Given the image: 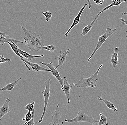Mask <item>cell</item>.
<instances>
[{"instance_id":"obj_1","label":"cell","mask_w":127,"mask_h":125,"mask_svg":"<svg viewBox=\"0 0 127 125\" xmlns=\"http://www.w3.org/2000/svg\"><path fill=\"white\" fill-rule=\"evenodd\" d=\"M24 32V40L25 45H27L31 51H38L42 50L43 47L44 46L41 36L35 32L29 30L23 26H20Z\"/></svg>"},{"instance_id":"obj_2","label":"cell","mask_w":127,"mask_h":125,"mask_svg":"<svg viewBox=\"0 0 127 125\" xmlns=\"http://www.w3.org/2000/svg\"><path fill=\"white\" fill-rule=\"evenodd\" d=\"M103 66V64L101 65L95 73L92 74L89 77L87 78H81L76 83L71 84L72 87H77L79 88H87L89 87L93 88L94 87H97L96 82L99 80V78L98 77V74L100 70Z\"/></svg>"},{"instance_id":"obj_3","label":"cell","mask_w":127,"mask_h":125,"mask_svg":"<svg viewBox=\"0 0 127 125\" xmlns=\"http://www.w3.org/2000/svg\"><path fill=\"white\" fill-rule=\"evenodd\" d=\"M65 122L69 123L87 122L92 125L98 123L99 121L96 119L89 116L85 113L84 110H81L78 113L77 116L71 119H65Z\"/></svg>"},{"instance_id":"obj_4","label":"cell","mask_w":127,"mask_h":125,"mask_svg":"<svg viewBox=\"0 0 127 125\" xmlns=\"http://www.w3.org/2000/svg\"><path fill=\"white\" fill-rule=\"evenodd\" d=\"M116 28L112 29H111L110 27H108L106 29L105 33L101 36H99L97 44L95 49H94L93 52L92 53L90 57L87 59V62H89L92 57L95 55L97 50L103 46L104 43L107 39L116 32Z\"/></svg>"},{"instance_id":"obj_5","label":"cell","mask_w":127,"mask_h":125,"mask_svg":"<svg viewBox=\"0 0 127 125\" xmlns=\"http://www.w3.org/2000/svg\"><path fill=\"white\" fill-rule=\"evenodd\" d=\"M51 83L52 81L50 78L46 79L44 82V85H45V90L42 92L44 97V107L43 113L40 119L38 121L39 123H40L42 122L44 116L46 114L48 103L49 97L50 96L51 89L50 86Z\"/></svg>"},{"instance_id":"obj_6","label":"cell","mask_w":127,"mask_h":125,"mask_svg":"<svg viewBox=\"0 0 127 125\" xmlns=\"http://www.w3.org/2000/svg\"><path fill=\"white\" fill-rule=\"evenodd\" d=\"M39 63L44 65L47 66V67H48L51 70L52 74V75L54 76L55 77L56 79L58 80L60 84L61 85V88H62L63 86L64 79V78L63 79V78L61 77V76L60 75L59 71L53 66V63H52V62H51L50 63L40 62Z\"/></svg>"},{"instance_id":"obj_7","label":"cell","mask_w":127,"mask_h":125,"mask_svg":"<svg viewBox=\"0 0 127 125\" xmlns=\"http://www.w3.org/2000/svg\"><path fill=\"white\" fill-rule=\"evenodd\" d=\"M62 113L59 110V104L56 106V109L54 115L52 116L51 121L49 125H62L64 123L62 119L61 118Z\"/></svg>"},{"instance_id":"obj_8","label":"cell","mask_w":127,"mask_h":125,"mask_svg":"<svg viewBox=\"0 0 127 125\" xmlns=\"http://www.w3.org/2000/svg\"><path fill=\"white\" fill-rule=\"evenodd\" d=\"M87 5H88V3H85V4H84L83 7L82 8L81 10L79 11L78 14L77 15V16L75 17V18H74V20L73 21V23H72V25H71V26H70V27L69 28V30H68V31L66 32V33L65 34V36L66 38H67V35H68V34H69L70 32L71 31L72 28H73L75 26L79 24L81 16L83 11L85 10V8L87 7Z\"/></svg>"},{"instance_id":"obj_9","label":"cell","mask_w":127,"mask_h":125,"mask_svg":"<svg viewBox=\"0 0 127 125\" xmlns=\"http://www.w3.org/2000/svg\"><path fill=\"white\" fill-rule=\"evenodd\" d=\"M0 43L2 45H4L5 43L7 42H10L11 43L14 42L15 43H23V42L20 41V40H16L13 38H9L8 35H7L5 32H0Z\"/></svg>"},{"instance_id":"obj_10","label":"cell","mask_w":127,"mask_h":125,"mask_svg":"<svg viewBox=\"0 0 127 125\" xmlns=\"http://www.w3.org/2000/svg\"><path fill=\"white\" fill-rule=\"evenodd\" d=\"M64 81L63 86L62 88V90H63V92L65 93L66 96L67 100V103H70V90L72 86L71 84H69L67 79V78L65 76L64 77Z\"/></svg>"},{"instance_id":"obj_11","label":"cell","mask_w":127,"mask_h":125,"mask_svg":"<svg viewBox=\"0 0 127 125\" xmlns=\"http://www.w3.org/2000/svg\"><path fill=\"white\" fill-rule=\"evenodd\" d=\"M70 51V49H67L65 52L62 53V50H61L60 54L57 58V59L58 61V66L55 67L56 69H57L59 67H60V68L62 67L64 64L65 62L67 55L69 53V52Z\"/></svg>"},{"instance_id":"obj_12","label":"cell","mask_w":127,"mask_h":125,"mask_svg":"<svg viewBox=\"0 0 127 125\" xmlns=\"http://www.w3.org/2000/svg\"><path fill=\"white\" fill-rule=\"evenodd\" d=\"M101 14V13H99L98 14H97L96 16L95 19H94V20H93L92 22H91L90 24H89L87 26H86L83 28V30H82V33L81 34L82 36L83 37V36H85L90 31L92 27L94 26V25L96 24V23L97 22V21L98 20V17Z\"/></svg>"},{"instance_id":"obj_13","label":"cell","mask_w":127,"mask_h":125,"mask_svg":"<svg viewBox=\"0 0 127 125\" xmlns=\"http://www.w3.org/2000/svg\"><path fill=\"white\" fill-rule=\"evenodd\" d=\"M24 61L27 63L31 67L32 69L34 72H39V71H43V72H51L50 69H47L43 68L42 66H40L39 65L36 63H32L30 62L29 61L25 60L24 58Z\"/></svg>"},{"instance_id":"obj_14","label":"cell","mask_w":127,"mask_h":125,"mask_svg":"<svg viewBox=\"0 0 127 125\" xmlns=\"http://www.w3.org/2000/svg\"><path fill=\"white\" fill-rule=\"evenodd\" d=\"M10 101V99L7 98L4 105L0 109V120H1V118L4 115L11 111L9 107V104Z\"/></svg>"},{"instance_id":"obj_15","label":"cell","mask_w":127,"mask_h":125,"mask_svg":"<svg viewBox=\"0 0 127 125\" xmlns=\"http://www.w3.org/2000/svg\"><path fill=\"white\" fill-rule=\"evenodd\" d=\"M7 43L9 45H10L12 51H13L17 56L20 57V58H21V61H22L23 62L24 64L25 65V66L27 67V68L28 69V70H31V69L30 68H29L28 66L27 65V64L24 61V58L23 57H22V56H21V54H20L19 52V50H18V46L16 45L15 43L14 42L11 43L10 42H7Z\"/></svg>"},{"instance_id":"obj_16","label":"cell","mask_w":127,"mask_h":125,"mask_svg":"<svg viewBox=\"0 0 127 125\" xmlns=\"http://www.w3.org/2000/svg\"><path fill=\"white\" fill-rule=\"evenodd\" d=\"M119 52V47H116L114 49V52L111 56V62L112 65L113 69H115L119 63L118 60V54Z\"/></svg>"},{"instance_id":"obj_17","label":"cell","mask_w":127,"mask_h":125,"mask_svg":"<svg viewBox=\"0 0 127 125\" xmlns=\"http://www.w3.org/2000/svg\"><path fill=\"white\" fill-rule=\"evenodd\" d=\"M18 49L20 54L22 55L25 58H27L28 61H31L32 59H33L34 58L42 57L44 56V54H42L41 55H31V54H29V53L27 52L21 50L18 47Z\"/></svg>"},{"instance_id":"obj_18","label":"cell","mask_w":127,"mask_h":125,"mask_svg":"<svg viewBox=\"0 0 127 125\" xmlns=\"http://www.w3.org/2000/svg\"><path fill=\"white\" fill-rule=\"evenodd\" d=\"M97 99L99 101H103L105 105H106L107 107L109 109H111L115 112H117L118 111V109L115 106L114 104L109 100L104 99L103 97L100 96H98L97 97Z\"/></svg>"},{"instance_id":"obj_19","label":"cell","mask_w":127,"mask_h":125,"mask_svg":"<svg viewBox=\"0 0 127 125\" xmlns=\"http://www.w3.org/2000/svg\"><path fill=\"white\" fill-rule=\"evenodd\" d=\"M21 78H22V77H20L19 79L13 81L12 83L7 84L6 86H5L3 88L0 89V91L1 92L3 91H12L13 89L15 87V86L18 83V82L21 79Z\"/></svg>"},{"instance_id":"obj_20","label":"cell","mask_w":127,"mask_h":125,"mask_svg":"<svg viewBox=\"0 0 127 125\" xmlns=\"http://www.w3.org/2000/svg\"><path fill=\"white\" fill-rule=\"evenodd\" d=\"M126 1H127V0H115L112 3L108 6H106L103 9V10H102L101 11H100L99 13H102L108 10L109 8L113 6H120V5L122 3H124V2H126Z\"/></svg>"},{"instance_id":"obj_21","label":"cell","mask_w":127,"mask_h":125,"mask_svg":"<svg viewBox=\"0 0 127 125\" xmlns=\"http://www.w3.org/2000/svg\"><path fill=\"white\" fill-rule=\"evenodd\" d=\"M99 115L100 117V121L98 122V125H108L109 123H108L107 121V116L105 115L103 113H99Z\"/></svg>"},{"instance_id":"obj_22","label":"cell","mask_w":127,"mask_h":125,"mask_svg":"<svg viewBox=\"0 0 127 125\" xmlns=\"http://www.w3.org/2000/svg\"><path fill=\"white\" fill-rule=\"evenodd\" d=\"M56 49V47L53 45H48L46 46H43L42 47V50H46L48 51H50L51 53L54 52V51Z\"/></svg>"},{"instance_id":"obj_23","label":"cell","mask_w":127,"mask_h":125,"mask_svg":"<svg viewBox=\"0 0 127 125\" xmlns=\"http://www.w3.org/2000/svg\"><path fill=\"white\" fill-rule=\"evenodd\" d=\"M31 111H28L27 113L25 114V118L22 119L23 121H26L25 123L24 124V125H25L27 123L32 119V113H31Z\"/></svg>"},{"instance_id":"obj_24","label":"cell","mask_w":127,"mask_h":125,"mask_svg":"<svg viewBox=\"0 0 127 125\" xmlns=\"http://www.w3.org/2000/svg\"><path fill=\"white\" fill-rule=\"evenodd\" d=\"M42 13L46 17V21L48 22H50L52 16L51 13L49 11L44 12Z\"/></svg>"},{"instance_id":"obj_25","label":"cell","mask_w":127,"mask_h":125,"mask_svg":"<svg viewBox=\"0 0 127 125\" xmlns=\"http://www.w3.org/2000/svg\"><path fill=\"white\" fill-rule=\"evenodd\" d=\"M35 102L34 101L32 102L29 103L27 105L24 107L25 109L26 110H28V111L32 112V111L34 109V106L35 104Z\"/></svg>"},{"instance_id":"obj_26","label":"cell","mask_w":127,"mask_h":125,"mask_svg":"<svg viewBox=\"0 0 127 125\" xmlns=\"http://www.w3.org/2000/svg\"><path fill=\"white\" fill-rule=\"evenodd\" d=\"M35 109H34L32 111V119L26 124V125H35L34 117H35Z\"/></svg>"},{"instance_id":"obj_27","label":"cell","mask_w":127,"mask_h":125,"mask_svg":"<svg viewBox=\"0 0 127 125\" xmlns=\"http://www.w3.org/2000/svg\"><path fill=\"white\" fill-rule=\"evenodd\" d=\"M4 55H1L0 56V63H4L6 62H11V59L8 58H4Z\"/></svg>"},{"instance_id":"obj_28","label":"cell","mask_w":127,"mask_h":125,"mask_svg":"<svg viewBox=\"0 0 127 125\" xmlns=\"http://www.w3.org/2000/svg\"><path fill=\"white\" fill-rule=\"evenodd\" d=\"M120 20L123 23V25H127V20H125L123 18H120Z\"/></svg>"},{"instance_id":"obj_29","label":"cell","mask_w":127,"mask_h":125,"mask_svg":"<svg viewBox=\"0 0 127 125\" xmlns=\"http://www.w3.org/2000/svg\"><path fill=\"white\" fill-rule=\"evenodd\" d=\"M94 2L96 4L99 5H101L100 0H93Z\"/></svg>"},{"instance_id":"obj_30","label":"cell","mask_w":127,"mask_h":125,"mask_svg":"<svg viewBox=\"0 0 127 125\" xmlns=\"http://www.w3.org/2000/svg\"><path fill=\"white\" fill-rule=\"evenodd\" d=\"M87 1V3L88 4V6H89V9H90L91 8L92 4H91V1L90 0H86Z\"/></svg>"},{"instance_id":"obj_31","label":"cell","mask_w":127,"mask_h":125,"mask_svg":"<svg viewBox=\"0 0 127 125\" xmlns=\"http://www.w3.org/2000/svg\"><path fill=\"white\" fill-rule=\"evenodd\" d=\"M122 15H127V12H123L122 13Z\"/></svg>"},{"instance_id":"obj_32","label":"cell","mask_w":127,"mask_h":125,"mask_svg":"<svg viewBox=\"0 0 127 125\" xmlns=\"http://www.w3.org/2000/svg\"><path fill=\"white\" fill-rule=\"evenodd\" d=\"M104 0H100L101 5L103 4V3H104Z\"/></svg>"},{"instance_id":"obj_33","label":"cell","mask_w":127,"mask_h":125,"mask_svg":"<svg viewBox=\"0 0 127 125\" xmlns=\"http://www.w3.org/2000/svg\"><path fill=\"white\" fill-rule=\"evenodd\" d=\"M110 0L112 1H114L115 0Z\"/></svg>"},{"instance_id":"obj_34","label":"cell","mask_w":127,"mask_h":125,"mask_svg":"<svg viewBox=\"0 0 127 125\" xmlns=\"http://www.w3.org/2000/svg\"><path fill=\"white\" fill-rule=\"evenodd\" d=\"M126 38L127 39V36H126Z\"/></svg>"},{"instance_id":"obj_35","label":"cell","mask_w":127,"mask_h":125,"mask_svg":"<svg viewBox=\"0 0 127 125\" xmlns=\"http://www.w3.org/2000/svg\"><path fill=\"white\" fill-rule=\"evenodd\" d=\"M17 0L19 1V0Z\"/></svg>"}]
</instances>
